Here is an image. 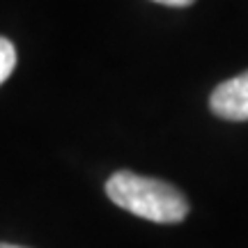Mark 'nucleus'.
<instances>
[{"label": "nucleus", "instance_id": "obj_1", "mask_svg": "<svg viewBox=\"0 0 248 248\" xmlns=\"http://www.w3.org/2000/svg\"><path fill=\"white\" fill-rule=\"evenodd\" d=\"M106 195L126 212L152 223H179L188 216V200L163 179L117 170L106 182Z\"/></svg>", "mask_w": 248, "mask_h": 248}, {"label": "nucleus", "instance_id": "obj_2", "mask_svg": "<svg viewBox=\"0 0 248 248\" xmlns=\"http://www.w3.org/2000/svg\"><path fill=\"white\" fill-rule=\"evenodd\" d=\"M209 108L221 120L248 122V71L216 85L209 97Z\"/></svg>", "mask_w": 248, "mask_h": 248}, {"label": "nucleus", "instance_id": "obj_3", "mask_svg": "<svg viewBox=\"0 0 248 248\" xmlns=\"http://www.w3.org/2000/svg\"><path fill=\"white\" fill-rule=\"evenodd\" d=\"M16 67V48L7 37H0V85L12 76Z\"/></svg>", "mask_w": 248, "mask_h": 248}, {"label": "nucleus", "instance_id": "obj_4", "mask_svg": "<svg viewBox=\"0 0 248 248\" xmlns=\"http://www.w3.org/2000/svg\"><path fill=\"white\" fill-rule=\"evenodd\" d=\"M152 2H159V5H168V7H188V5H193L195 0H152Z\"/></svg>", "mask_w": 248, "mask_h": 248}, {"label": "nucleus", "instance_id": "obj_5", "mask_svg": "<svg viewBox=\"0 0 248 248\" xmlns=\"http://www.w3.org/2000/svg\"><path fill=\"white\" fill-rule=\"evenodd\" d=\"M0 248H26V246H16V244H5V241H0Z\"/></svg>", "mask_w": 248, "mask_h": 248}]
</instances>
